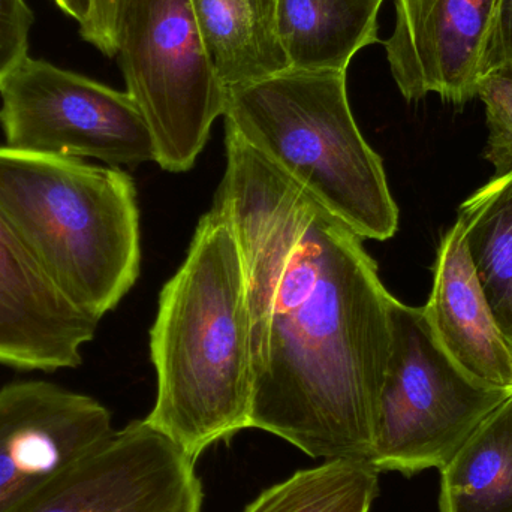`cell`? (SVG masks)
<instances>
[{
  "instance_id": "cell-1",
  "label": "cell",
  "mask_w": 512,
  "mask_h": 512,
  "mask_svg": "<svg viewBox=\"0 0 512 512\" xmlns=\"http://www.w3.org/2000/svg\"><path fill=\"white\" fill-rule=\"evenodd\" d=\"M225 131L213 206L233 227L245 273L251 429L312 459L369 462L393 295L358 234Z\"/></svg>"
},
{
  "instance_id": "cell-2",
  "label": "cell",
  "mask_w": 512,
  "mask_h": 512,
  "mask_svg": "<svg viewBox=\"0 0 512 512\" xmlns=\"http://www.w3.org/2000/svg\"><path fill=\"white\" fill-rule=\"evenodd\" d=\"M150 354L158 391L144 420L194 462L251 429L245 273L236 234L218 207L201 218L185 262L159 295Z\"/></svg>"
},
{
  "instance_id": "cell-3",
  "label": "cell",
  "mask_w": 512,
  "mask_h": 512,
  "mask_svg": "<svg viewBox=\"0 0 512 512\" xmlns=\"http://www.w3.org/2000/svg\"><path fill=\"white\" fill-rule=\"evenodd\" d=\"M0 215L54 288L96 321L140 276L137 192L120 168L0 147Z\"/></svg>"
},
{
  "instance_id": "cell-4",
  "label": "cell",
  "mask_w": 512,
  "mask_h": 512,
  "mask_svg": "<svg viewBox=\"0 0 512 512\" xmlns=\"http://www.w3.org/2000/svg\"><path fill=\"white\" fill-rule=\"evenodd\" d=\"M225 126L361 239H391L399 209L349 107L343 72L288 71L228 90Z\"/></svg>"
},
{
  "instance_id": "cell-5",
  "label": "cell",
  "mask_w": 512,
  "mask_h": 512,
  "mask_svg": "<svg viewBox=\"0 0 512 512\" xmlns=\"http://www.w3.org/2000/svg\"><path fill=\"white\" fill-rule=\"evenodd\" d=\"M390 325L369 463L379 474L441 471L512 393L480 384L460 369L433 334L423 307L391 297Z\"/></svg>"
},
{
  "instance_id": "cell-6",
  "label": "cell",
  "mask_w": 512,
  "mask_h": 512,
  "mask_svg": "<svg viewBox=\"0 0 512 512\" xmlns=\"http://www.w3.org/2000/svg\"><path fill=\"white\" fill-rule=\"evenodd\" d=\"M116 44L126 92L152 131L156 162L170 173L191 170L227 105L191 0H120Z\"/></svg>"
},
{
  "instance_id": "cell-7",
  "label": "cell",
  "mask_w": 512,
  "mask_h": 512,
  "mask_svg": "<svg viewBox=\"0 0 512 512\" xmlns=\"http://www.w3.org/2000/svg\"><path fill=\"white\" fill-rule=\"evenodd\" d=\"M0 99L11 149L117 168L156 162L152 131L128 92L26 56L0 80Z\"/></svg>"
},
{
  "instance_id": "cell-8",
  "label": "cell",
  "mask_w": 512,
  "mask_h": 512,
  "mask_svg": "<svg viewBox=\"0 0 512 512\" xmlns=\"http://www.w3.org/2000/svg\"><path fill=\"white\" fill-rule=\"evenodd\" d=\"M188 454L146 420L114 430L12 512H201Z\"/></svg>"
},
{
  "instance_id": "cell-9",
  "label": "cell",
  "mask_w": 512,
  "mask_h": 512,
  "mask_svg": "<svg viewBox=\"0 0 512 512\" xmlns=\"http://www.w3.org/2000/svg\"><path fill=\"white\" fill-rule=\"evenodd\" d=\"M499 2L396 0V24L384 47L406 101L438 95L462 107L478 98Z\"/></svg>"
},
{
  "instance_id": "cell-10",
  "label": "cell",
  "mask_w": 512,
  "mask_h": 512,
  "mask_svg": "<svg viewBox=\"0 0 512 512\" xmlns=\"http://www.w3.org/2000/svg\"><path fill=\"white\" fill-rule=\"evenodd\" d=\"M104 405L47 381L0 388V512H12L45 481L113 433Z\"/></svg>"
},
{
  "instance_id": "cell-11",
  "label": "cell",
  "mask_w": 512,
  "mask_h": 512,
  "mask_svg": "<svg viewBox=\"0 0 512 512\" xmlns=\"http://www.w3.org/2000/svg\"><path fill=\"white\" fill-rule=\"evenodd\" d=\"M98 324L54 288L0 215V364L75 369Z\"/></svg>"
},
{
  "instance_id": "cell-12",
  "label": "cell",
  "mask_w": 512,
  "mask_h": 512,
  "mask_svg": "<svg viewBox=\"0 0 512 512\" xmlns=\"http://www.w3.org/2000/svg\"><path fill=\"white\" fill-rule=\"evenodd\" d=\"M424 315L451 360L487 387L512 393V352L472 264L462 225L444 234Z\"/></svg>"
},
{
  "instance_id": "cell-13",
  "label": "cell",
  "mask_w": 512,
  "mask_h": 512,
  "mask_svg": "<svg viewBox=\"0 0 512 512\" xmlns=\"http://www.w3.org/2000/svg\"><path fill=\"white\" fill-rule=\"evenodd\" d=\"M384 0H276L280 45L289 69L343 72L352 57L379 42Z\"/></svg>"
},
{
  "instance_id": "cell-14",
  "label": "cell",
  "mask_w": 512,
  "mask_h": 512,
  "mask_svg": "<svg viewBox=\"0 0 512 512\" xmlns=\"http://www.w3.org/2000/svg\"><path fill=\"white\" fill-rule=\"evenodd\" d=\"M210 62L225 89L288 71L276 0H191Z\"/></svg>"
},
{
  "instance_id": "cell-15",
  "label": "cell",
  "mask_w": 512,
  "mask_h": 512,
  "mask_svg": "<svg viewBox=\"0 0 512 512\" xmlns=\"http://www.w3.org/2000/svg\"><path fill=\"white\" fill-rule=\"evenodd\" d=\"M441 512H512V394L441 469Z\"/></svg>"
},
{
  "instance_id": "cell-16",
  "label": "cell",
  "mask_w": 512,
  "mask_h": 512,
  "mask_svg": "<svg viewBox=\"0 0 512 512\" xmlns=\"http://www.w3.org/2000/svg\"><path fill=\"white\" fill-rule=\"evenodd\" d=\"M466 248L508 342L512 337V171L493 177L457 213Z\"/></svg>"
},
{
  "instance_id": "cell-17",
  "label": "cell",
  "mask_w": 512,
  "mask_h": 512,
  "mask_svg": "<svg viewBox=\"0 0 512 512\" xmlns=\"http://www.w3.org/2000/svg\"><path fill=\"white\" fill-rule=\"evenodd\" d=\"M379 472L367 460H325L262 492L243 512H370Z\"/></svg>"
},
{
  "instance_id": "cell-18",
  "label": "cell",
  "mask_w": 512,
  "mask_h": 512,
  "mask_svg": "<svg viewBox=\"0 0 512 512\" xmlns=\"http://www.w3.org/2000/svg\"><path fill=\"white\" fill-rule=\"evenodd\" d=\"M478 98L486 108L487 146L484 156L496 176L512 171V69H498L483 78Z\"/></svg>"
},
{
  "instance_id": "cell-19",
  "label": "cell",
  "mask_w": 512,
  "mask_h": 512,
  "mask_svg": "<svg viewBox=\"0 0 512 512\" xmlns=\"http://www.w3.org/2000/svg\"><path fill=\"white\" fill-rule=\"evenodd\" d=\"M33 20L26 0H0V80L27 56Z\"/></svg>"
},
{
  "instance_id": "cell-20",
  "label": "cell",
  "mask_w": 512,
  "mask_h": 512,
  "mask_svg": "<svg viewBox=\"0 0 512 512\" xmlns=\"http://www.w3.org/2000/svg\"><path fill=\"white\" fill-rule=\"evenodd\" d=\"M120 0H92L89 20L80 27L81 36L108 57H116L117 15Z\"/></svg>"
},
{
  "instance_id": "cell-21",
  "label": "cell",
  "mask_w": 512,
  "mask_h": 512,
  "mask_svg": "<svg viewBox=\"0 0 512 512\" xmlns=\"http://www.w3.org/2000/svg\"><path fill=\"white\" fill-rule=\"evenodd\" d=\"M498 69H512V0L499 2L487 51L486 75Z\"/></svg>"
},
{
  "instance_id": "cell-22",
  "label": "cell",
  "mask_w": 512,
  "mask_h": 512,
  "mask_svg": "<svg viewBox=\"0 0 512 512\" xmlns=\"http://www.w3.org/2000/svg\"><path fill=\"white\" fill-rule=\"evenodd\" d=\"M57 6L69 17L74 18L78 24L84 26L89 20L92 0H54Z\"/></svg>"
},
{
  "instance_id": "cell-23",
  "label": "cell",
  "mask_w": 512,
  "mask_h": 512,
  "mask_svg": "<svg viewBox=\"0 0 512 512\" xmlns=\"http://www.w3.org/2000/svg\"><path fill=\"white\" fill-rule=\"evenodd\" d=\"M510 346H511V352H512V337L510 339Z\"/></svg>"
}]
</instances>
